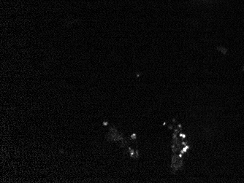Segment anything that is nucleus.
<instances>
[{
  "label": "nucleus",
  "instance_id": "nucleus-1",
  "mask_svg": "<svg viewBox=\"0 0 244 183\" xmlns=\"http://www.w3.org/2000/svg\"><path fill=\"white\" fill-rule=\"evenodd\" d=\"M179 136H180V137H182L183 139H185L186 138V135L185 134H183V133H179Z\"/></svg>",
  "mask_w": 244,
  "mask_h": 183
},
{
  "label": "nucleus",
  "instance_id": "nucleus-3",
  "mask_svg": "<svg viewBox=\"0 0 244 183\" xmlns=\"http://www.w3.org/2000/svg\"><path fill=\"white\" fill-rule=\"evenodd\" d=\"M108 124V122H103V125H104V126H107Z\"/></svg>",
  "mask_w": 244,
  "mask_h": 183
},
{
  "label": "nucleus",
  "instance_id": "nucleus-2",
  "mask_svg": "<svg viewBox=\"0 0 244 183\" xmlns=\"http://www.w3.org/2000/svg\"><path fill=\"white\" fill-rule=\"evenodd\" d=\"M131 137H132V139H136V134H135V133H133V134H132V136H131Z\"/></svg>",
  "mask_w": 244,
  "mask_h": 183
}]
</instances>
